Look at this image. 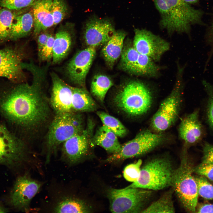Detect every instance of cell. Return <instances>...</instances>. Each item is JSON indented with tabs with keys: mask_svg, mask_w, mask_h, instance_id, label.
<instances>
[{
	"mask_svg": "<svg viewBox=\"0 0 213 213\" xmlns=\"http://www.w3.org/2000/svg\"><path fill=\"white\" fill-rule=\"evenodd\" d=\"M24 68L32 74L31 83L15 87L3 99L1 107L10 120L31 130L45 123L50 115V105L44 90L47 71L31 62L26 63Z\"/></svg>",
	"mask_w": 213,
	"mask_h": 213,
	"instance_id": "obj_1",
	"label": "cell"
},
{
	"mask_svg": "<svg viewBox=\"0 0 213 213\" xmlns=\"http://www.w3.org/2000/svg\"><path fill=\"white\" fill-rule=\"evenodd\" d=\"M116 106L133 117L146 114L153 102L152 93L144 83L137 80H130L125 84L114 96Z\"/></svg>",
	"mask_w": 213,
	"mask_h": 213,
	"instance_id": "obj_2",
	"label": "cell"
},
{
	"mask_svg": "<svg viewBox=\"0 0 213 213\" xmlns=\"http://www.w3.org/2000/svg\"><path fill=\"white\" fill-rule=\"evenodd\" d=\"M193 168L185 148L180 164L174 170L171 185L184 208L193 213L196 212L199 196L197 183L193 175Z\"/></svg>",
	"mask_w": 213,
	"mask_h": 213,
	"instance_id": "obj_3",
	"label": "cell"
},
{
	"mask_svg": "<svg viewBox=\"0 0 213 213\" xmlns=\"http://www.w3.org/2000/svg\"><path fill=\"white\" fill-rule=\"evenodd\" d=\"M82 116L79 112H70L55 114L50 124L46 138V162L58 147L73 136L82 132Z\"/></svg>",
	"mask_w": 213,
	"mask_h": 213,
	"instance_id": "obj_4",
	"label": "cell"
},
{
	"mask_svg": "<svg viewBox=\"0 0 213 213\" xmlns=\"http://www.w3.org/2000/svg\"><path fill=\"white\" fill-rule=\"evenodd\" d=\"M174 170L168 159H153L141 168L138 180L126 187L154 190L163 189L171 186Z\"/></svg>",
	"mask_w": 213,
	"mask_h": 213,
	"instance_id": "obj_5",
	"label": "cell"
},
{
	"mask_svg": "<svg viewBox=\"0 0 213 213\" xmlns=\"http://www.w3.org/2000/svg\"><path fill=\"white\" fill-rule=\"evenodd\" d=\"M179 70L172 90L161 102L151 119L150 126L154 132L163 133L173 125L178 117L183 88L182 71Z\"/></svg>",
	"mask_w": 213,
	"mask_h": 213,
	"instance_id": "obj_6",
	"label": "cell"
},
{
	"mask_svg": "<svg viewBox=\"0 0 213 213\" xmlns=\"http://www.w3.org/2000/svg\"><path fill=\"white\" fill-rule=\"evenodd\" d=\"M151 194L150 190L141 188H112L108 193L110 210L113 213L142 212Z\"/></svg>",
	"mask_w": 213,
	"mask_h": 213,
	"instance_id": "obj_7",
	"label": "cell"
},
{
	"mask_svg": "<svg viewBox=\"0 0 213 213\" xmlns=\"http://www.w3.org/2000/svg\"><path fill=\"white\" fill-rule=\"evenodd\" d=\"M167 6L166 18L160 21L161 27L169 33H187L191 24L200 20L201 12L190 6L183 0H164Z\"/></svg>",
	"mask_w": 213,
	"mask_h": 213,
	"instance_id": "obj_8",
	"label": "cell"
},
{
	"mask_svg": "<svg viewBox=\"0 0 213 213\" xmlns=\"http://www.w3.org/2000/svg\"><path fill=\"white\" fill-rule=\"evenodd\" d=\"M166 140V135L145 129L132 139L122 145L120 151L113 154L106 160L111 162L123 160L144 155L159 146Z\"/></svg>",
	"mask_w": 213,
	"mask_h": 213,
	"instance_id": "obj_9",
	"label": "cell"
},
{
	"mask_svg": "<svg viewBox=\"0 0 213 213\" xmlns=\"http://www.w3.org/2000/svg\"><path fill=\"white\" fill-rule=\"evenodd\" d=\"M133 43L140 54L158 61L170 48V43L146 29H135Z\"/></svg>",
	"mask_w": 213,
	"mask_h": 213,
	"instance_id": "obj_10",
	"label": "cell"
},
{
	"mask_svg": "<svg viewBox=\"0 0 213 213\" xmlns=\"http://www.w3.org/2000/svg\"><path fill=\"white\" fill-rule=\"evenodd\" d=\"M26 150L21 141L0 124V164L17 165L24 161Z\"/></svg>",
	"mask_w": 213,
	"mask_h": 213,
	"instance_id": "obj_11",
	"label": "cell"
},
{
	"mask_svg": "<svg viewBox=\"0 0 213 213\" xmlns=\"http://www.w3.org/2000/svg\"><path fill=\"white\" fill-rule=\"evenodd\" d=\"M96 48L88 46L78 52L66 65V74L74 84L84 87L87 75L96 54Z\"/></svg>",
	"mask_w": 213,
	"mask_h": 213,
	"instance_id": "obj_12",
	"label": "cell"
},
{
	"mask_svg": "<svg viewBox=\"0 0 213 213\" xmlns=\"http://www.w3.org/2000/svg\"><path fill=\"white\" fill-rule=\"evenodd\" d=\"M41 184L28 175L18 178L10 196L12 205L17 209L26 212L30 209V202L40 190Z\"/></svg>",
	"mask_w": 213,
	"mask_h": 213,
	"instance_id": "obj_13",
	"label": "cell"
},
{
	"mask_svg": "<svg viewBox=\"0 0 213 213\" xmlns=\"http://www.w3.org/2000/svg\"><path fill=\"white\" fill-rule=\"evenodd\" d=\"M93 126L90 123L86 129L62 143V157L64 161L68 164H74L79 161L86 154L92 138Z\"/></svg>",
	"mask_w": 213,
	"mask_h": 213,
	"instance_id": "obj_14",
	"label": "cell"
},
{
	"mask_svg": "<svg viewBox=\"0 0 213 213\" xmlns=\"http://www.w3.org/2000/svg\"><path fill=\"white\" fill-rule=\"evenodd\" d=\"M115 31L113 25L109 20L93 17L86 23L84 38L88 46L96 48L104 45Z\"/></svg>",
	"mask_w": 213,
	"mask_h": 213,
	"instance_id": "obj_15",
	"label": "cell"
},
{
	"mask_svg": "<svg viewBox=\"0 0 213 213\" xmlns=\"http://www.w3.org/2000/svg\"><path fill=\"white\" fill-rule=\"evenodd\" d=\"M51 76L52 88L49 103L55 114L72 112V87L55 73H51Z\"/></svg>",
	"mask_w": 213,
	"mask_h": 213,
	"instance_id": "obj_16",
	"label": "cell"
},
{
	"mask_svg": "<svg viewBox=\"0 0 213 213\" xmlns=\"http://www.w3.org/2000/svg\"><path fill=\"white\" fill-rule=\"evenodd\" d=\"M20 54L17 49L9 48L0 49V77L14 81L23 76Z\"/></svg>",
	"mask_w": 213,
	"mask_h": 213,
	"instance_id": "obj_17",
	"label": "cell"
},
{
	"mask_svg": "<svg viewBox=\"0 0 213 213\" xmlns=\"http://www.w3.org/2000/svg\"><path fill=\"white\" fill-rule=\"evenodd\" d=\"M199 116V111L196 110L185 116L180 123L179 135L186 148L196 144L203 137V129Z\"/></svg>",
	"mask_w": 213,
	"mask_h": 213,
	"instance_id": "obj_18",
	"label": "cell"
},
{
	"mask_svg": "<svg viewBox=\"0 0 213 213\" xmlns=\"http://www.w3.org/2000/svg\"><path fill=\"white\" fill-rule=\"evenodd\" d=\"M126 33L123 31H115L110 39L104 44L102 53L107 64L112 67L121 56Z\"/></svg>",
	"mask_w": 213,
	"mask_h": 213,
	"instance_id": "obj_19",
	"label": "cell"
},
{
	"mask_svg": "<svg viewBox=\"0 0 213 213\" xmlns=\"http://www.w3.org/2000/svg\"><path fill=\"white\" fill-rule=\"evenodd\" d=\"M91 144L100 146L109 153L113 154L118 152L122 145L117 136L105 126H101L92 138Z\"/></svg>",
	"mask_w": 213,
	"mask_h": 213,
	"instance_id": "obj_20",
	"label": "cell"
},
{
	"mask_svg": "<svg viewBox=\"0 0 213 213\" xmlns=\"http://www.w3.org/2000/svg\"><path fill=\"white\" fill-rule=\"evenodd\" d=\"M33 27V11L20 13L14 18L8 39L15 40L25 37L30 33Z\"/></svg>",
	"mask_w": 213,
	"mask_h": 213,
	"instance_id": "obj_21",
	"label": "cell"
},
{
	"mask_svg": "<svg viewBox=\"0 0 213 213\" xmlns=\"http://www.w3.org/2000/svg\"><path fill=\"white\" fill-rule=\"evenodd\" d=\"M73 112H93L97 109V105L84 87H72V101Z\"/></svg>",
	"mask_w": 213,
	"mask_h": 213,
	"instance_id": "obj_22",
	"label": "cell"
},
{
	"mask_svg": "<svg viewBox=\"0 0 213 213\" xmlns=\"http://www.w3.org/2000/svg\"><path fill=\"white\" fill-rule=\"evenodd\" d=\"M54 37L52 59L54 64L59 63L67 56L72 44L70 34L66 29L59 30Z\"/></svg>",
	"mask_w": 213,
	"mask_h": 213,
	"instance_id": "obj_23",
	"label": "cell"
},
{
	"mask_svg": "<svg viewBox=\"0 0 213 213\" xmlns=\"http://www.w3.org/2000/svg\"><path fill=\"white\" fill-rule=\"evenodd\" d=\"M53 211L56 213L89 212V209L83 201L70 197L63 198L57 203Z\"/></svg>",
	"mask_w": 213,
	"mask_h": 213,
	"instance_id": "obj_24",
	"label": "cell"
},
{
	"mask_svg": "<svg viewBox=\"0 0 213 213\" xmlns=\"http://www.w3.org/2000/svg\"><path fill=\"white\" fill-rule=\"evenodd\" d=\"M53 0H36L33 4L34 34L38 35L41 31L42 22L49 12Z\"/></svg>",
	"mask_w": 213,
	"mask_h": 213,
	"instance_id": "obj_25",
	"label": "cell"
},
{
	"mask_svg": "<svg viewBox=\"0 0 213 213\" xmlns=\"http://www.w3.org/2000/svg\"><path fill=\"white\" fill-rule=\"evenodd\" d=\"M172 191L167 192L160 198L145 208L142 213H174L175 208Z\"/></svg>",
	"mask_w": 213,
	"mask_h": 213,
	"instance_id": "obj_26",
	"label": "cell"
},
{
	"mask_svg": "<svg viewBox=\"0 0 213 213\" xmlns=\"http://www.w3.org/2000/svg\"><path fill=\"white\" fill-rule=\"evenodd\" d=\"M140 53L133 44L127 45L123 49L121 55V66L125 71L134 74Z\"/></svg>",
	"mask_w": 213,
	"mask_h": 213,
	"instance_id": "obj_27",
	"label": "cell"
},
{
	"mask_svg": "<svg viewBox=\"0 0 213 213\" xmlns=\"http://www.w3.org/2000/svg\"><path fill=\"white\" fill-rule=\"evenodd\" d=\"M113 83L107 76L97 75L94 76L91 85V91L92 94L101 102L104 99L106 95Z\"/></svg>",
	"mask_w": 213,
	"mask_h": 213,
	"instance_id": "obj_28",
	"label": "cell"
},
{
	"mask_svg": "<svg viewBox=\"0 0 213 213\" xmlns=\"http://www.w3.org/2000/svg\"><path fill=\"white\" fill-rule=\"evenodd\" d=\"M4 8L0 9V41L8 39L15 17L19 13Z\"/></svg>",
	"mask_w": 213,
	"mask_h": 213,
	"instance_id": "obj_29",
	"label": "cell"
},
{
	"mask_svg": "<svg viewBox=\"0 0 213 213\" xmlns=\"http://www.w3.org/2000/svg\"><path fill=\"white\" fill-rule=\"evenodd\" d=\"M103 125L109 128L117 136L124 137L127 133L125 126L117 118L103 112H97Z\"/></svg>",
	"mask_w": 213,
	"mask_h": 213,
	"instance_id": "obj_30",
	"label": "cell"
},
{
	"mask_svg": "<svg viewBox=\"0 0 213 213\" xmlns=\"http://www.w3.org/2000/svg\"><path fill=\"white\" fill-rule=\"evenodd\" d=\"M198 195L208 200H213V185L206 178L199 175L195 178Z\"/></svg>",
	"mask_w": 213,
	"mask_h": 213,
	"instance_id": "obj_31",
	"label": "cell"
},
{
	"mask_svg": "<svg viewBox=\"0 0 213 213\" xmlns=\"http://www.w3.org/2000/svg\"><path fill=\"white\" fill-rule=\"evenodd\" d=\"M51 9L54 25H56L61 22L65 17L67 7L64 0H53Z\"/></svg>",
	"mask_w": 213,
	"mask_h": 213,
	"instance_id": "obj_32",
	"label": "cell"
},
{
	"mask_svg": "<svg viewBox=\"0 0 213 213\" xmlns=\"http://www.w3.org/2000/svg\"><path fill=\"white\" fill-rule=\"evenodd\" d=\"M142 164V160L139 159L136 162L127 165L123 171V176L127 180L132 183L137 181L140 175Z\"/></svg>",
	"mask_w": 213,
	"mask_h": 213,
	"instance_id": "obj_33",
	"label": "cell"
},
{
	"mask_svg": "<svg viewBox=\"0 0 213 213\" xmlns=\"http://www.w3.org/2000/svg\"><path fill=\"white\" fill-rule=\"evenodd\" d=\"M36 0H0V5L12 10H19L33 5Z\"/></svg>",
	"mask_w": 213,
	"mask_h": 213,
	"instance_id": "obj_34",
	"label": "cell"
},
{
	"mask_svg": "<svg viewBox=\"0 0 213 213\" xmlns=\"http://www.w3.org/2000/svg\"><path fill=\"white\" fill-rule=\"evenodd\" d=\"M204 83L209 96L206 108L207 120L211 128L213 130V86L206 82Z\"/></svg>",
	"mask_w": 213,
	"mask_h": 213,
	"instance_id": "obj_35",
	"label": "cell"
},
{
	"mask_svg": "<svg viewBox=\"0 0 213 213\" xmlns=\"http://www.w3.org/2000/svg\"><path fill=\"white\" fill-rule=\"evenodd\" d=\"M54 38V37L50 34L46 43L38 54L40 59L42 61H48L52 59Z\"/></svg>",
	"mask_w": 213,
	"mask_h": 213,
	"instance_id": "obj_36",
	"label": "cell"
},
{
	"mask_svg": "<svg viewBox=\"0 0 213 213\" xmlns=\"http://www.w3.org/2000/svg\"><path fill=\"white\" fill-rule=\"evenodd\" d=\"M193 172L199 175L213 181V164L201 163L198 166L194 167Z\"/></svg>",
	"mask_w": 213,
	"mask_h": 213,
	"instance_id": "obj_37",
	"label": "cell"
},
{
	"mask_svg": "<svg viewBox=\"0 0 213 213\" xmlns=\"http://www.w3.org/2000/svg\"><path fill=\"white\" fill-rule=\"evenodd\" d=\"M201 163L213 164V144L205 142L203 148V156Z\"/></svg>",
	"mask_w": 213,
	"mask_h": 213,
	"instance_id": "obj_38",
	"label": "cell"
},
{
	"mask_svg": "<svg viewBox=\"0 0 213 213\" xmlns=\"http://www.w3.org/2000/svg\"><path fill=\"white\" fill-rule=\"evenodd\" d=\"M53 25H54V20L51 7L49 12L44 17L42 22L41 31L45 30Z\"/></svg>",
	"mask_w": 213,
	"mask_h": 213,
	"instance_id": "obj_39",
	"label": "cell"
},
{
	"mask_svg": "<svg viewBox=\"0 0 213 213\" xmlns=\"http://www.w3.org/2000/svg\"><path fill=\"white\" fill-rule=\"evenodd\" d=\"M49 35L50 34L46 33H40L38 35L37 39L38 54L46 43Z\"/></svg>",
	"mask_w": 213,
	"mask_h": 213,
	"instance_id": "obj_40",
	"label": "cell"
},
{
	"mask_svg": "<svg viewBox=\"0 0 213 213\" xmlns=\"http://www.w3.org/2000/svg\"><path fill=\"white\" fill-rule=\"evenodd\" d=\"M196 212L213 213V204H203L197 205Z\"/></svg>",
	"mask_w": 213,
	"mask_h": 213,
	"instance_id": "obj_41",
	"label": "cell"
},
{
	"mask_svg": "<svg viewBox=\"0 0 213 213\" xmlns=\"http://www.w3.org/2000/svg\"><path fill=\"white\" fill-rule=\"evenodd\" d=\"M199 0H183L186 3L188 4H194L196 3Z\"/></svg>",
	"mask_w": 213,
	"mask_h": 213,
	"instance_id": "obj_42",
	"label": "cell"
},
{
	"mask_svg": "<svg viewBox=\"0 0 213 213\" xmlns=\"http://www.w3.org/2000/svg\"><path fill=\"white\" fill-rule=\"evenodd\" d=\"M6 210L3 207L0 206V212H5Z\"/></svg>",
	"mask_w": 213,
	"mask_h": 213,
	"instance_id": "obj_43",
	"label": "cell"
},
{
	"mask_svg": "<svg viewBox=\"0 0 213 213\" xmlns=\"http://www.w3.org/2000/svg\"><path fill=\"white\" fill-rule=\"evenodd\" d=\"M211 33L212 36L213 38V25L212 26V27Z\"/></svg>",
	"mask_w": 213,
	"mask_h": 213,
	"instance_id": "obj_44",
	"label": "cell"
},
{
	"mask_svg": "<svg viewBox=\"0 0 213 213\" xmlns=\"http://www.w3.org/2000/svg\"><path fill=\"white\" fill-rule=\"evenodd\" d=\"M1 9V8L0 7V9Z\"/></svg>",
	"mask_w": 213,
	"mask_h": 213,
	"instance_id": "obj_45",
	"label": "cell"
}]
</instances>
